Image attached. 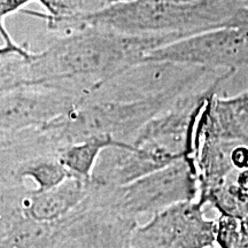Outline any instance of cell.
<instances>
[{
    "instance_id": "obj_1",
    "label": "cell",
    "mask_w": 248,
    "mask_h": 248,
    "mask_svg": "<svg viewBox=\"0 0 248 248\" xmlns=\"http://www.w3.org/2000/svg\"><path fill=\"white\" fill-rule=\"evenodd\" d=\"M173 36H130L100 27L68 32L39 53L1 57V92L22 85H46L85 97L106 80L141 63Z\"/></svg>"
},
{
    "instance_id": "obj_2",
    "label": "cell",
    "mask_w": 248,
    "mask_h": 248,
    "mask_svg": "<svg viewBox=\"0 0 248 248\" xmlns=\"http://www.w3.org/2000/svg\"><path fill=\"white\" fill-rule=\"evenodd\" d=\"M248 0H135L111 5L64 27L63 31L93 26L130 36H173L182 39L219 28H230Z\"/></svg>"
},
{
    "instance_id": "obj_3",
    "label": "cell",
    "mask_w": 248,
    "mask_h": 248,
    "mask_svg": "<svg viewBox=\"0 0 248 248\" xmlns=\"http://www.w3.org/2000/svg\"><path fill=\"white\" fill-rule=\"evenodd\" d=\"M194 193L191 161L182 157L123 186L107 187L91 183L90 199L94 207L138 223L142 216L151 218L172 204L191 201Z\"/></svg>"
},
{
    "instance_id": "obj_4",
    "label": "cell",
    "mask_w": 248,
    "mask_h": 248,
    "mask_svg": "<svg viewBox=\"0 0 248 248\" xmlns=\"http://www.w3.org/2000/svg\"><path fill=\"white\" fill-rule=\"evenodd\" d=\"M142 62H171L193 67L248 64V33L219 28L175 40L145 55Z\"/></svg>"
},
{
    "instance_id": "obj_5",
    "label": "cell",
    "mask_w": 248,
    "mask_h": 248,
    "mask_svg": "<svg viewBox=\"0 0 248 248\" xmlns=\"http://www.w3.org/2000/svg\"><path fill=\"white\" fill-rule=\"evenodd\" d=\"M82 94L46 85H22L1 92V137L54 122L83 102Z\"/></svg>"
},
{
    "instance_id": "obj_6",
    "label": "cell",
    "mask_w": 248,
    "mask_h": 248,
    "mask_svg": "<svg viewBox=\"0 0 248 248\" xmlns=\"http://www.w3.org/2000/svg\"><path fill=\"white\" fill-rule=\"evenodd\" d=\"M214 228L199 207L184 201L155 214L138 224L130 238L131 248H206L212 245Z\"/></svg>"
},
{
    "instance_id": "obj_7",
    "label": "cell",
    "mask_w": 248,
    "mask_h": 248,
    "mask_svg": "<svg viewBox=\"0 0 248 248\" xmlns=\"http://www.w3.org/2000/svg\"><path fill=\"white\" fill-rule=\"evenodd\" d=\"M90 192L91 181L70 176L46 191L30 190L24 185L1 186V204L16 207L35 221L58 223L75 213Z\"/></svg>"
},
{
    "instance_id": "obj_8",
    "label": "cell",
    "mask_w": 248,
    "mask_h": 248,
    "mask_svg": "<svg viewBox=\"0 0 248 248\" xmlns=\"http://www.w3.org/2000/svg\"><path fill=\"white\" fill-rule=\"evenodd\" d=\"M182 159L151 144H116L105 148L93 169L91 183L116 187L144 177L155 170Z\"/></svg>"
},
{
    "instance_id": "obj_9",
    "label": "cell",
    "mask_w": 248,
    "mask_h": 248,
    "mask_svg": "<svg viewBox=\"0 0 248 248\" xmlns=\"http://www.w3.org/2000/svg\"><path fill=\"white\" fill-rule=\"evenodd\" d=\"M83 212L82 204L63 221L44 223L24 216L16 207L1 204L0 248H49L66 237Z\"/></svg>"
},
{
    "instance_id": "obj_10",
    "label": "cell",
    "mask_w": 248,
    "mask_h": 248,
    "mask_svg": "<svg viewBox=\"0 0 248 248\" xmlns=\"http://www.w3.org/2000/svg\"><path fill=\"white\" fill-rule=\"evenodd\" d=\"M138 224L94 207L89 200V208L80 222L82 248H129Z\"/></svg>"
},
{
    "instance_id": "obj_11",
    "label": "cell",
    "mask_w": 248,
    "mask_h": 248,
    "mask_svg": "<svg viewBox=\"0 0 248 248\" xmlns=\"http://www.w3.org/2000/svg\"><path fill=\"white\" fill-rule=\"evenodd\" d=\"M122 144L110 136H94L68 145L59 152V159L71 176L91 181L99 155L111 145Z\"/></svg>"
},
{
    "instance_id": "obj_12",
    "label": "cell",
    "mask_w": 248,
    "mask_h": 248,
    "mask_svg": "<svg viewBox=\"0 0 248 248\" xmlns=\"http://www.w3.org/2000/svg\"><path fill=\"white\" fill-rule=\"evenodd\" d=\"M47 14H35L47 21L49 29L62 31L68 23L106 8L102 0H36Z\"/></svg>"
},
{
    "instance_id": "obj_13",
    "label": "cell",
    "mask_w": 248,
    "mask_h": 248,
    "mask_svg": "<svg viewBox=\"0 0 248 248\" xmlns=\"http://www.w3.org/2000/svg\"><path fill=\"white\" fill-rule=\"evenodd\" d=\"M80 221L79 218L75 224L70 228L69 232L64 238L59 240L57 244L49 248H82V243H80Z\"/></svg>"
},
{
    "instance_id": "obj_14",
    "label": "cell",
    "mask_w": 248,
    "mask_h": 248,
    "mask_svg": "<svg viewBox=\"0 0 248 248\" xmlns=\"http://www.w3.org/2000/svg\"><path fill=\"white\" fill-rule=\"evenodd\" d=\"M36 1V0H0V17L4 21L8 15L20 11L24 6L30 4V2Z\"/></svg>"
},
{
    "instance_id": "obj_15",
    "label": "cell",
    "mask_w": 248,
    "mask_h": 248,
    "mask_svg": "<svg viewBox=\"0 0 248 248\" xmlns=\"http://www.w3.org/2000/svg\"><path fill=\"white\" fill-rule=\"evenodd\" d=\"M231 161L238 169H248V147L238 146L231 153Z\"/></svg>"
},
{
    "instance_id": "obj_16",
    "label": "cell",
    "mask_w": 248,
    "mask_h": 248,
    "mask_svg": "<svg viewBox=\"0 0 248 248\" xmlns=\"http://www.w3.org/2000/svg\"><path fill=\"white\" fill-rule=\"evenodd\" d=\"M238 183H239L240 187L243 190L248 192V169H245L241 171L239 178H238Z\"/></svg>"
},
{
    "instance_id": "obj_17",
    "label": "cell",
    "mask_w": 248,
    "mask_h": 248,
    "mask_svg": "<svg viewBox=\"0 0 248 248\" xmlns=\"http://www.w3.org/2000/svg\"><path fill=\"white\" fill-rule=\"evenodd\" d=\"M131 1H135V0H102V2L106 5V7H108V6H111V5L125 4V2H131Z\"/></svg>"
},
{
    "instance_id": "obj_18",
    "label": "cell",
    "mask_w": 248,
    "mask_h": 248,
    "mask_svg": "<svg viewBox=\"0 0 248 248\" xmlns=\"http://www.w3.org/2000/svg\"><path fill=\"white\" fill-rule=\"evenodd\" d=\"M129 248H131V247H130V245H129Z\"/></svg>"
}]
</instances>
